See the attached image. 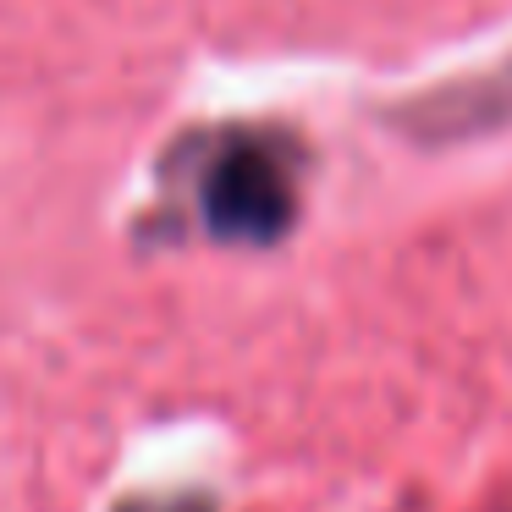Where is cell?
I'll use <instances>...</instances> for the list:
<instances>
[{"mask_svg": "<svg viewBox=\"0 0 512 512\" xmlns=\"http://www.w3.org/2000/svg\"><path fill=\"white\" fill-rule=\"evenodd\" d=\"M397 122L408 133L430 138V144L474 138V133H490V127L512 122V61L485 67L479 78H463V83H446V89L424 94L408 111H397Z\"/></svg>", "mask_w": 512, "mask_h": 512, "instance_id": "7a4b0ae2", "label": "cell"}, {"mask_svg": "<svg viewBox=\"0 0 512 512\" xmlns=\"http://www.w3.org/2000/svg\"><path fill=\"white\" fill-rule=\"evenodd\" d=\"M199 215L221 243H276L298 221V155L276 133H226L199 171Z\"/></svg>", "mask_w": 512, "mask_h": 512, "instance_id": "6da1fadb", "label": "cell"}]
</instances>
